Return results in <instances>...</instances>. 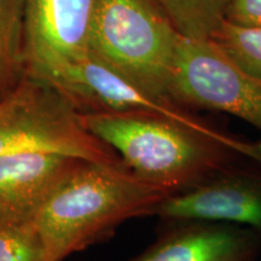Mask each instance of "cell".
<instances>
[{
  "label": "cell",
  "mask_w": 261,
  "mask_h": 261,
  "mask_svg": "<svg viewBox=\"0 0 261 261\" xmlns=\"http://www.w3.org/2000/svg\"><path fill=\"white\" fill-rule=\"evenodd\" d=\"M85 128L109 145L139 178L185 191L238 163H261V142L145 113L80 114Z\"/></svg>",
  "instance_id": "1"
},
{
  "label": "cell",
  "mask_w": 261,
  "mask_h": 261,
  "mask_svg": "<svg viewBox=\"0 0 261 261\" xmlns=\"http://www.w3.org/2000/svg\"><path fill=\"white\" fill-rule=\"evenodd\" d=\"M168 196L123 162L81 161L50 195L34 225L48 261H63L106 241L126 221L155 215Z\"/></svg>",
  "instance_id": "2"
},
{
  "label": "cell",
  "mask_w": 261,
  "mask_h": 261,
  "mask_svg": "<svg viewBox=\"0 0 261 261\" xmlns=\"http://www.w3.org/2000/svg\"><path fill=\"white\" fill-rule=\"evenodd\" d=\"M181 37L151 0H97L87 52L144 92L172 99V76Z\"/></svg>",
  "instance_id": "3"
},
{
  "label": "cell",
  "mask_w": 261,
  "mask_h": 261,
  "mask_svg": "<svg viewBox=\"0 0 261 261\" xmlns=\"http://www.w3.org/2000/svg\"><path fill=\"white\" fill-rule=\"evenodd\" d=\"M55 152L99 163H121L114 150L85 128L80 113L54 85L25 73L0 100V158Z\"/></svg>",
  "instance_id": "4"
},
{
  "label": "cell",
  "mask_w": 261,
  "mask_h": 261,
  "mask_svg": "<svg viewBox=\"0 0 261 261\" xmlns=\"http://www.w3.org/2000/svg\"><path fill=\"white\" fill-rule=\"evenodd\" d=\"M169 94L189 109L230 114L261 130V80L234 65L210 39L180 38Z\"/></svg>",
  "instance_id": "5"
},
{
  "label": "cell",
  "mask_w": 261,
  "mask_h": 261,
  "mask_svg": "<svg viewBox=\"0 0 261 261\" xmlns=\"http://www.w3.org/2000/svg\"><path fill=\"white\" fill-rule=\"evenodd\" d=\"M42 80L57 87L80 114L145 113L200 128L219 127L174 100L144 92L89 52Z\"/></svg>",
  "instance_id": "6"
},
{
  "label": "cell",
  "mask_w": 261,
  "mask_h": 261,
  "mask_svg": "<svg viewBox=\"0 0 261 261\" xmlns=\"http://www.w3.org/2000/svg\"><path fill=\"white\" fill-rule=\"evenodd\" d=\"M155 215L167 224L223 223L261 233V163H238L168 196Z\"/></svg>",
  "instance_id": "7"
},
{
  "label": "cell",
  "mask_w": 261,
  "mask_h": 261,
  "mask_svg": "<svg viewBox=\"0 0 261 261\" xmlns=\"http://www.w3.org/2000/svg\"><path fill=\"white\" fill-rule=\"evenodd\" d=\"M97 0H24L25 73L46 79L87 54Z\"/></svg>",
  "instance_id": "8"
},
{
  "label": "cell",
  "mask_w": 261,
  "mask_h": 261,
  "mask_svg": "<svg viewBox=\"0 0 261 261\" xmlns=\"http://www.w3.org/2000/svg\"><path fill=\"white\" fill-rule=\"evenodd\" d=\"M261 233L223 223L168 224L152 244L127 261H257Z\"/></svg>",
  "instance_id": "9"
},
{
  "label": "cell",
  "mask_w": 261,
  "mask_h": 261,
  "mask_svg": "<svg viewBox=\"0 0 261 261\" xmlns=\"http://www.w3.org/2000/svg\"><path fill=\"white\" fill-rule=\"evenodd\" d=\"M81 161L44 151L0 158V221L34 223L50 195Z\"/></svg>",
  "instance_id": "10"
},
{
  "label": "cell",
  "mask_w": 261,
  "mask_h": 261,
  "mask_svg": "<svg viewBox=\"0 0 261 261\" xmlns=\"http://www.w3.org/2000/svg\"><path fill=\"white\" fill-rule=\"evenodd\" d=\"M24 0H0V100L25 75Z\"/></svg>",
  "instance_id": "11"
},
{
  "label": "cell",
  "mask_w": 261,
  "mask_h": 261,
  "mask_svg": "<svg viewBox=\"0 0 261 261\" xmlns=\"http://www.w3.org/2000/svg\"><path fill=\"white\" fill-rule=\"evenodd\" d=\"M171 19L179 34L210 39L226 16L227 0H151Z\"/></svg>",
  "instance_id": "12"
},
{
  "label": "cell",
  "mask_w": 261,
  "mask_h": 261,
  "mask_svg": "<svg viewBox=\"0 0 261 261\" xmlns=\"http://www.w3.org/2000/svg\"><path fill=\"white\" fill-rule=\"evenodd\" d=\"M210 40L240 69L261 80V25H241L224 19Z\"/></svg>",
  "instance_id": "13"
},
{
  "label": "cell",
  "mask_w": 261,
  "mask_h": 261,
  "mask_svg": "<svg viewBox=\"0 0 261 261\" xmlns=\"http://www.w3.org/2000/svg\"><path fill=\"white\" fill-rule=\"evenodd\" d=\"M0 261H48L46 248L34 223L0 221Z\"/></svg>",
  "instance_id": "14"
},
{
  "label": "cell",
  "mask_w": 261,
  "mask_h": 261,
  "mask_svg": "<svg viewBox=\"0 0 261 261\" xmlns=\"http://www.w3.org/2000/svg\"><path fill=\"white\" fill-rule=\"evenodd\" d=\"M225 19L241 25H261V0H227Z\"/></svg>",
  "instance_id": "15"
}]
</instances>
